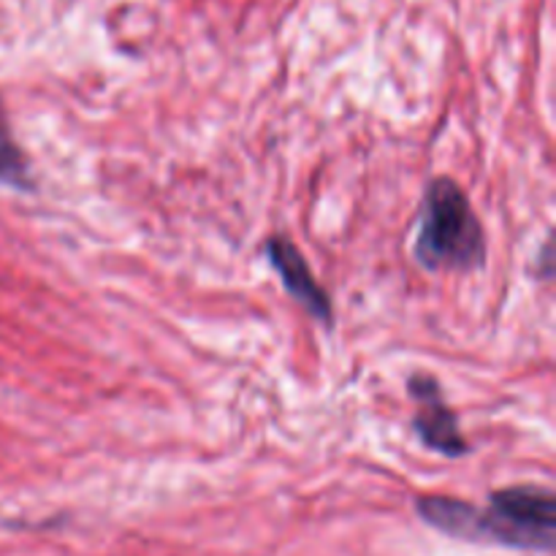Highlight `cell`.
Wrapping results in <instances>:
<instances>
[{"instance_id": "obj_3", "label": "cell", "mask_w": 556, "mask_h": 556, "mask_svg": "<svg viewBox=\"0 0 556 556\" xmlns=\"http://www.w3.org/2000/svg\"><path fill=\"white\" fill-rule=\"evenodd\" d=\"M410 396L416 400V418L413 427L421 443L429 451L443 456H465L470 451L467 440L462 438L459 424H456L454 410L445 405L443 391L432 375H413L410 378Z\"/></svg>"}, {"instance_id": "obj_2", "label": "cell", "mask_w": 556, "mask_h": 556, "mask_svg": "<svg viewBox=\"0 0 556 556\" xmlns=\"http://www.w3.org/2000/svg\"><path fill=\"white\" fill-rule=\"evenodd\" d=\"M416 258L432 271H470L486 261L483 228L454 179L438 177L427 188Z\"/></svg>"}, {"instance_id": "obj_4", "label": "cell", "mask_w": 556, "mask_h": 556, "mask_svg": "<svg viewBox=\"0 0 556 556\" xmlns=\"http://www.w3.org/2000/svg\"><path fill=\"white\" fill-rule=\"evenodd\" d=\"M266 253H269L271 266H275L277 275H280L286 291L291 293L313 318H318L320 324H331L334 309H331L329 293L315 282L313 271H309L307 261L299 253L296 244L288 237H271L269 242H266Z\"/></svg>"}, {"instance_id": "obj_5", "label": "cell", "mask_w": 556, "mask_h": 556, "mask_svg": "<svg viewBox=\"0 0 556 556\" xmlns=\"http://www.w3.org/2000/svg\"><path fill=\"white\" fill-rule=\"evenodd\" d=\"M0 182L14 190H22V193H30L33 185H36L30 177V163H27L25 152L20 150L9 128L3 101H0Z\"/></svg>"}, {"instance_id": "obj_1", "label": "cell", "mask_w": 556, "mask_h": 556, "mask_svg": "<svg viewBox=\"0 0 556 556\" xmlns=\"http://www.w3.org/2000/svg\"><path fill=\"white\" fill-rule=\"evenodd\" d=\"M418 516L434 530L472 543H500L527 552H552L556 503L541 486L500 489L489 508H476L465 500L429 494L416 503Z\"/></svg>"}]
</instances>
